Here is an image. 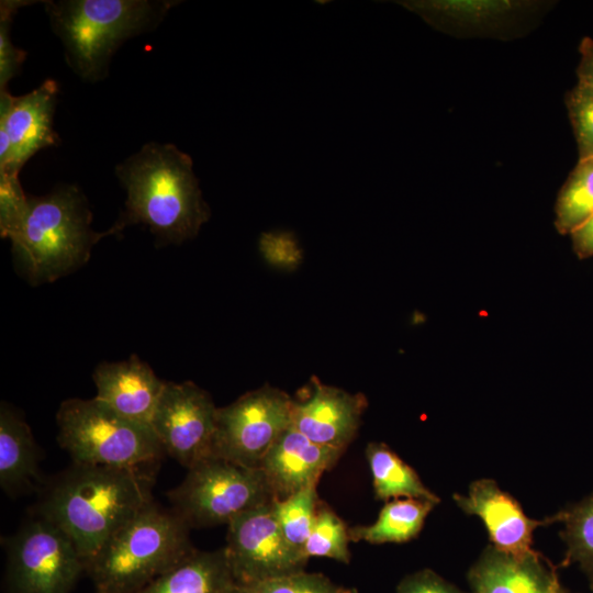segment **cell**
<instances>
[{"label": "cell", "instance_id": "1", "mask_svg": "<svg viewBox=\"0 0 593 593\" xmlns=\"http://www.w3.org/2000/svg\"><path fill=\"white\" fill-rule=\"evenodd\" d=\"M153 471L74 463L45 484L37 515L64 530L87 564L153 502Z\"/></svg>", "mask_w": 593, "mask_h": 593}, {"label": "cell", "instance_id": "2", "mask_svg": "<svg viewBox=\"0 0 593 593\" xmlns=\"http://www.w3.org/2000/svg\"><path fill=\"white\" fill-rule=\"evenodd\" d=\"M126 190L125 210L107 233L144 224L164 243L198 235L210 219L191 157L174 144L150 142L115 168Z\"/></svg>", "mask_w": 593, "mask_h": 593}, {"label": "cell", "instance_id": "3", "mask_svg": "<svg viewBox=\"0 0 593 593\" xmlns=\"http://www.w3.org/2000/svg\"><path fill=\"white\" fill-rule=\"evenodd\" d=\"M179 1H45L52 29L65 47L66 61L89 82L109 74L110 59L125 40L150 31Z\"/></svg>", "mask_w": 593, "mask_h": 593}, {"label": "cell", "instance_id": "4", "mask_svg": "<svg viewBox=\"0 0 593 593\" xmlns=\"http://www.w3.org/2000/svg\"><path fill=\"white\" fill-rule=\"evenodd\" d=\"M190 527L154 501L121 527L87 564L96 593H135L195 549Z\"/></svg>", "mask_w": 593, "mask_h": 593}, {"label": "cell", "instance_id": "5", "mask_svg": "<svg viewBox=\"0 0 593 593\" xmlns=\"http://www.w3.org/2000/svg\"><path fill=\"white\" fill-rule=\"evenodd\" d=\"M91 221L87 199L76 186L29 197L25 215L9 238L29 278L51 282L82 266L108 235L94 232Z\"/></svg>", "mask_w": 593, "mask_h": 593}, {"label": "cell", "instance_id": "6", "mask_svg": "<svg viewBox=\"0 0 593 593\" xmlns=\"http://www.w3.org/2000/svg\"><path fill=\"white\" fill-rule=\"evenodd\" d=\"M56 422L57 440L74 463L145 468L165 454L149 425L124 417L96 398L65 400Z\"/></svg>", "mask_w": 593, "mask_h": 593}, {"label": "cell", "instance_id": "7", "mask_svg": "<svg viewBox=\"0 0 593 593\" xmlns=\"http://www.w3.org/2000/svg\"><path fill=\"white\" fill-rule=\"evenodd\" d=\"M172 511L191 527L228 524L236 516L275 499L260 468L209 457L191 468L168 492Z\"/></svg>", "mask_w": 593, "mask_h": 593}, {"label": "cell", "instance_id": "8", "mask_svg": "<svg viewBox=\"0 0 593 593\" xmlns=\"http://www.w3.org/2000/svg\"><path fill=\"white\" fill-rule=\"evenodd\" d=\"M7 593H70L86 563L69 536L32 518L5 539Z\"/></svg>", "mask_w": 593, "mask_h": 593}, {"label": "cell", "instance_id": "9", "mask_svg": "<svg viewBox=\"0 0 593 593\" xmlns=\"http://www.w3.org/2000/svg\"><path fill=\"white\" fill-rule=\"evenodd\" d=\"M293 399L268 384L217 407L212 457L259 468L264 457L291 426Z\"/></svg>", "mask_w": 593, "mask_h": 593}, {"label": "cell", "instance_id": "10", "mask_svg": "<svg viewBox=\"0 0 593 593\" xmlns=\"http://www.w3.org/2000/svg\"><path fill=\"white\" fill-rule=\"evenodd\" d=\"M227 562L237 585L254 584L305 570L307 560L293 550L275 517L272 502L227 524Z\"/></svg>", "mask_w": 593, "mask_h": 593}, {"label": "cell", "instance_id": "11", "mask_svg": "<svg viewBox=\"0 0 593 593\" xmlns=\"http://www.w3.org/2000/svg\"><path fill=\"white\" fill-rule=\"evenodd\" d=\"M217 407L191 381L166 382L150 427L165 454L187 469L212 457Z\"/></svg>", "mask_w": 593, "mask_h": 593}, {"label": "cell", "instance_id": "12", "mask_svg": "<svg viewBox=\"0 0 593 593\" xmlns=\"http://www.w3.org/2000/svg\"><path fill=\"white\" fill-rule=\"evenodd\" d=\"M58 92V83L52 79L20 97L0 91V133L9 141V156L0 167V175L19 177L35 153L58 144V134L53 128Z\"/></svg>", "mask_w": 593, "mask_h": 593}, {"label": "cell", "instance_id": "13", "mask_svg": "<svg viewBox=\"0 0 593 593\" xmlns=\"http://www.w3.org/2000/svg\"><path fill=\"white\" fill-rule=\"evenodd\" d=\"M454 501L465 513L483 522L492 546L515 556L534 550L533 536L538 527L559 523L557 513L540 521L529 518L517 500L491 479L473 481L468 494H454Z\"/></svg>", "mask_w": 593, "mask_h": 593}, {"label": "cell", "instance_id": "14", "mask_svg": "<svg viewBox=\"0 0 593 593\" xmlns=\"http://www.w3.org/2000/svg\"><path fill=\"white\" fill-rule=\"evenodd\" d=\"M362 393H349L312 378V392L293 401L291 426L318 445L343 449L354 440L367 409Z\"/></svg>", "mask_w": 593, "mask_h": 593}, {"label": "cell", "instance_id": "15", "mask_svg": "<svg viewBox=\"0 0 593 593\" xmlns=\"http://www.w3.org/2000/svg\"><path fill=\"white\" fill-rule=\"evenodd\" d=\"M343 452V449L313 443L290 426L268 450L259 468L273 499L283 500L317 485L322 474L337 462Z\"/></svg>", "mask_w": 593, "mask_h": 593}, {"label": "cell", "instance_id": "16", "mask_svg": "<svg viewBox=\"0 0 593 593\" xmlns=\"http://www.w3.org/2000/svg\"><path fill=\"white\" fill-rule=\"evenodd\" d=\"M473 593H562L556 569L533 550L522 556L488 546L468 571Z\"/></svg>", "mask_w": 593, "mask_h": 593}, {"label": "cell", "instance_id": "17", "mask_svg": "<svg viewBox=\"0 0 593 593\" xmlns=\"http://www.w3.org/2000/svg\"><path fill=\"white\" fill-rule=\"evenodd\" d=\"M96 399L134 422L149 425L166 382L137 356L102 362L92 373Z\"/></svg>", "mask_w": 593, "mask_h": 593}, {"label": "cell", "instance_id": "18", "mask_svg": "<svg viewBox=\"0 0 593 593\" xmlns=\"http://www.w3.org/2000/svg\"><path fill=\"white\" fill-rule=\"evenodd\" d=\"M403 7L446 32L493 31L516 16L524 2L507 0L402 1Z\"/></svg>", "mask_w": 593, "mask_h": 593}, {"label": "cell", "instance_id": "19", "mask_svg": "<svg viewBox=\"0 0 593 593\" xmlns=\"http://www.w3.org/2000/svg\"><path fill=\"white\" fill-rule=\"evenodd\" d=\"M38 448L29 425L3 402L0 409V484L11 496L41 483Z\"/></svg>", "mask_w": 593, "mask_h": 593}, {"label": "cell", "instance_id": "20", "mask_svg": "<svg viewBox=\"0 0 593 593\" xmlns=\"http://www.w3.org/2000/svg\"><path fill=\"white\" fill-rule=\"evenodd\" d=\"M236 585L224 548L195 550L135 593H227Z\"/></svg>", "mask_w": 593, "mask_h": 593}, {"label": "cell", "instance_id": "21", "mask_svg": "<svg viewBox=\"0 0 593 593\" xmlns=\"http://www.w3.org/2000/svg\"><path fill=\"white\" fill-rule=\"evenodd\" d=\"M435 505L430 501L418 499L388 501L373 524L348 528L350 541H366L372 545L409 541L419 534Z\"/></svg>", "mask_w": 593, "mask_h": 593}, {"label": "cell", "instance_id": "22", "mask_svg": "<svg viewBox=\"0 0 593 593\" xmlns=\"http://www.w3.org/2000/svg\"><path fill=\"white\" fill-rule=\"evenodd\" d=\"M366 457L372 475L374 496L385 501L418 499L438 504L440 499L424 485L416 471L388 445L369 443Z\"/></svg>", "mask_w": 593, "mask_h": 593}, {"label": "cell", "instance_id": "23", "mask_svg": "<svg viewBox=\"0 0 593 593\" xmlns=\"http://www.w3.org/2000/svg\"><path fill=\"white\" fill-rule=\"evenodd\" d=\"M555 213L561 235H570L593 215V156L579 158L559 191Z\"/></svg>", "mask_w": 593, "mask_h": 593}, {"label": "cell", "instance_id": "24", "mask_svg": "<svg viewBox=\"0 0 593 593\" xmlns=\"http://www.w3.org/2000/svg\"><path fill=\"white\" fill-rule=\"evenodd\" d=\"M557 514L564 525L560 537L567 545L560 566L578 563L593 590V492Z\"/></svg>", "mask_w": 593, "mask_h": 593}, {"label": "cell", "instance_id": "25", "mask_svg": "<svg viewBox=\"0 0 593 593\" xmlns=\"http://www.w3.org/2000/svg\"><path fill=\"white\" fill-rule=\"evenodd\" d=\"M318 502L316 485L305 488L283 500L272 501L275 517L283 538L303 558V547L311 533Z\"/></svg>", "mask_w": 593, "mask_h": 593}, {"label": "cell", "instance_id": "26", "mask_svg": "<svg viewBox=\"0 0 593 593\" xmlns=\"http://www.w3.org/2000/svg\"><path fill=\"white\" fill-rule=\"evenodd\" d=\"M349 534L344 521L325 503L318 502L311 533L303 547V556L325 557L349 563Z\"/></svg>", "mask_w": 593, "mask_h": 593}, {"label": "cell", "instance_id": "27", "mask_svg": "<svg viewBox=\"0 0 593 593\" xmlns=\"http://www.w3.org/2000/svg\"><path fill=\"white\" fill-rule=\"evenodd\" d=\"M238 588L243 593H358L356 589L336 584L322 573L305 570Z\"/></svg>", "mask_w": 593, "mask_h": 593}, {"label": "cell", "instance_id": "28", "mask_svg": "<svg viewBox=\"0 0 593 593\" xmlns=\"http://www.w3.org/2000/svg\"><path fill=\"white\" fill-rule=\"evenodd\" d=\"M566 105L579 149V158L593 156V87L578 82Z\"/></svg>", "mask_w": 593, "mask_h": 593}, {"label": "cell", "instance_id": "29", "mask_svg": "<svg viewBox=\"0 0 593 593\" xmlns=\"http://www.w3.org/2000/svg\"><path fill=\"white\" fill-rule=\"evenodd\" d=\"M29 197L22 190L18 176L0 175V233L10 238L22 222Z\"/></svg>", "mask_w": 593, "mask_h": 593}, {"label": "cell", "instance_id": "30", "mask_svg": "<svg viewBox=\"0 0 593 593\" xmlns=\"http://www.w3.org/2000/svg\"><path fill=\"white\" fill-rule=\"evenodd\" d=\"M24 1H1L0 5V91L7 90L8 81L22 65L25 53L15 47L9 36L10 22Z\"/></svg>", "mask_w": 593, "mask_h": 593}, {"label": "cell", "instance_id": "31", "mask_svg": "<svg viewBox=\"0 0 593 593\" xmlns=\"http://www.w3.org/2000/svg\"><path fill=\"white\" fill-rule=\"evenodd\" d=\"M259 250L271 265L294 268L302 260V250L295 236L290 232H267L259 238Z\"/></svg>", "mask_w": 593, "mask_h": 593}, {"label": "cell", "instance_id": "32", "mask_svg": "<svg viewBox=\"0 0 593 593\" xmlns=\"http://www.w3.org/2000/svg\"><path fill=\"white\" fill-rule=\"evenodd\" d=\"M395 593H467L441 578L430 569H423L405 575L398 584Z\"/></svg>", "mask_w": 593, "mask_h": 593}, {"label": "cell", "instance_id": "33", "mask_svg": "<svg viewBox=\"0 0 593 593\" xmlns=\"http://www.w3.org/2000/svg\"><path fill=\"white\" fill-rule=\"evenodd\" d=\"M570 236L573 251L580 259L593 257V215Z\"/></svg>", "mask_w": 593, "mask_h": 593}, {"label": "cell", "instance_id": "34", "mask_svg": "<svg viewBox=\"0 0 593 593\" xmlns=\"http://www.w3.org/2000/svg\"><path fill=\"white\" fill-rule=\"evenodd\" d=\"M579 52L581 59L577 69L578 82L593 87V38L584 37Z\"/></svg>", "mask_w": 593, "mask_h": 593}, {"label": "cell", "instance_id": "35", "mask_svg": "<svg viewBox=\"0 0 593 593\" xmlns=\"http://www.w3.org/2000/svg\"><path fill=\"white\" fill-rule=\"evenodd\" d=\"M227 593H243L238 585L236 584L233 589H231Z\"/></svg>", "mask_w": 593, "mask_h": 593}, {"label": "cell", "instance_id": "36", "mask_svg": "<svg viewBox=\"0 0 593 593\" xmlns=\"http://www.w3.org/2000/svg\"><path fill=\"white\" fill-rule=\"evenodd\" d=\"M562 593H567L566 591H563Z\"/></svg>", "mask_w": 593, "mask_h": 593}]
</instances>
